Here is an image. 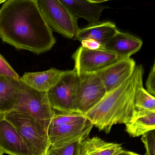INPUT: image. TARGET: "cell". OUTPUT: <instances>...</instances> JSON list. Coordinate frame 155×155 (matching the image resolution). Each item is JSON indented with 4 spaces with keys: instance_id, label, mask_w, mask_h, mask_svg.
Instances as JSON below:
<instances>
[{
    "instance_id": "ac0fdd59",
    "label": "cell",
    "mask_w": 155,
    "mask_h": 155,
    "mask_svg": "<svg viewBox=\"0 0 155 155\" xmlns=\"http://www.w3.org/2000/svg\"><path fill=\"white\" fill-rule=\"evenodd\" d=\"M123 150L121 144L107 142L95 137L81 141L79 155H116Z\"/></svg>"
},
{
    "instance_id": "603a6c76",
    "label": "cell",
    "mask_w": 155,
    "mask_h": 155,
    "mask_svg": "<svg viewBox=\"0 0 155 155\" xmlns=\"http://www.w3.org/2000/svg\"><path fill=\"white\" fill-rule=\"evenodd\" d=\"M0 76L10 77L20 80V77L8 61L0 54Z\"/></svg>"
},
{
    "instance_id": "9a60e30c",
    "label": "cell",
    "mask_w": 155,
    "mask_h": 155,
    "mask_svg": "<svg viewBox=\"0 0 155 155\" xmlns=\"http://www.w3.org/2000/svg\"><path fill=\"white\" fill-rule=\"evenodd\" d=\"M65 72V71L51 68L45 71L26 72L20 78V80L33 89L48 92L58 84Z\"/></svg>"
},
{
    "instance_id": "7c38bea8",
    "label": "cell",
    "mask_w": 155,
    "mask_h": 155,
    "mask_svg": "<svg viewBox=\"0 0 155 155\" xmlns=\"http://www.w3.org/2000/svg\"><path fill=\"white\" fill-rule=\"evenodd\" d=\"M23 89L20 80L0 76V116L16 110Z\"/></svg>"
},
{
    "instance_id": "8992f818",
    "label": "cell",
    "mask_w": 155,
    "mask_h": 155,
    "mask_svg": "<svg viewBox=\"0 0 155 155\" xmlns=\"http://www.w3.org/2000/svg\"><path fill=\"white\" fill-rule=\"evenodd\" d=\"M78 74L76 109L78 113L85 115L102 99L107 91L96 73Z\"/></svg>"
},
{
    "instance_id": "9c48e42d",
    "label": "cell",
    "mask_w": 155,
    "mask_h": 155,
    "mask_svg": "<svg viewBox=\"0 0 155 155\" xmlns=\"http://www.w3.org/2000/svg\"><path fill=\"white\" fill-rule=\"evenodd\" d=\"M93 127L87 118L66 125L49 126L48 133L50 145L59 146L83 140L88 137Z\"/></svg>"
},
{
    "instance_id": "52a82bcc",
    "label": "cell",
    "mask_w": 155,
    "mask_h": 155,
    "mask_svg": "<svg viewBox=\"0 0 155 155\" xmlns=\"http://www.w3.org/2000/svg\"><path fill=\"white\" fill-rule=\"evenodd\" d=\"M78 81V74L74 69L65 71L58 84L47 92L50 103L54 110L77 112L76 98Z\"/></svg>"
},
{
    "instance_id": "e0dca14e",
    "label": "cell",
    "mask_w": 155,
    "mask_h": 155,
    "mask_svg": "<svg viewBox=\"0 0 155 155\" xmlns=\"http://www.w3.org/2000/svg\"><path fill=\"white\" fill-rule=\"evenodd\" d=\"M126 131L132 137L142 136L155 130V112L137 109L131 119L125 124Z\"/></svg>"
},
{
    "instance_id": "277c9868",
    "label": "cell",
    "mask_w": 155,
    "mask_h": 155,
    "mask_svg": "<svg viewBox=\"0 0 155 155\" xmlns=\"http://www.w3.org/2000/svg\"><path fill=\"white\" fill-rule=\"evenodd\" d=\"M38 3L44 20L51 30L67 38L74 39L79 29L78 19L60 0H38Z\"/></svg>"
},
{
    "instance_id": "5b68a950",
    "label": "cell",
    "mask_w": 155,
    "mask_h": 155,
    "mask_svg": "<svg viewBox=\"0 0 155 155\" xmlns=\"http://www.w3.org/2000/svg\"><path fill=\"white\" fill-rule=\"evenodd\" d=\"M15 110L27 113L45 127L48 131L55 114L47 92L38 91L24 83L23 91Z\"/></svg>"
},
{
    "instance_id": "30bf717a",
    "label": "cell",
    "mask_w": 155,
    "mask_h": 155,
    "mask_svg": "<svg viewBox=\"0 0 155 155\" xmlns=\"http://www.w3.org/2000/svg\"><path fill=\"white\" fill-rule=\"evenodd\" d=\"M136 66V62L131 58L120 59L95 73L102 81L107 92H108L128 79Z\"/></svg>"
},
{
    "instance_id": "2e32d148",
    "label": "cell",
    "mask_w": 155,
    "mask_h": 155,
    "mask_svg": "<svg viewBox=\"0 0 155 155\" xmlns=\"http://www.w3.org/2000/svg\"><path fill=\"white\" fill-rule=\"evenodd\" d=\"M117 30L115 23L111 21L100 22L79 29L74 39L80 41L87 39H93L104 47Z\"/></svg>"
},
{
    "instance_id": "83f0119b",
    "label": "cell",
    "mask_w": 155,
    "mask_h": 155,
    "mask_svg": "<svg viewBox=\"0 0 155 155\" xmlns=\"http://www.w3.org/2000/svg\"><path fill=\"white\" fill-rule=\"evenodd\" d=\"M3 154V152H2V150H1V149H0V155H2Z\"/></svg>"
},
{
    "instance_id": "3957f363",
    "label": "cell",
    "mask_w": 155,
    "mask_h": 155,
    "mask_svg": "<svg viewBox=\"0 0 155 155\" xmlns=\"http://www.w3.org/2000/svg\"><path fill=\"white\" fill-rule=\"evenodd\" d=\"M4 117L17 129L31 155H46L50 142L45 127L22 111L14 110Z\"/></svg>"
},
{
    "instance_id": "ffe728a7",
    "label": "cell",
    "mask_w": 155,
    "mask_h": 155,
    "mask_svg": "<svg viewBox=\"0 0 155 155\" xmlns=\"http://www.w3.org/2000/svg\"><path fill=\"white\" fill-rule=\"evenodd\" d=\"M82 140L73 141L59 146L50 145L46 155H79Z\"/></svg>"
},
{
    "instance_id": "5bb4252c",
    "label": "cell",
    "mask_w": 155,
    "mask_h": 155,
    "mask_svg": "<svg viewBox=\"0 0 155 155\" xmlns=\"http://www.w3.org/2000/svg\"><path fill=\"white\" fill-rule=\"evenodd\" d=\"M76 18L86 20L89 25L100 23L102 12L107 7L95 4L91 0H60Z\"/></svg>"
},
{
    "instance_id": "ba28073f",
    "label": "cell",
    "mask_w": 155,
    "mask_h": 155,
    "mask_svg": "<svg viewBox=\"0 0 155 155\" xmlns=\"http://www.w3.org/2000/svg\"><path fill=\"white\" fill-rule=\"evenodd\" d=\"M74 69L78 74L96 73L121 58L103 48L89 50L81 46L73 53Z\"/></svg>"
},
{
    "instance_id": "6da1fadb",
    "label": "cell",
    "mask_w": 155,
    "mask_h": 155,
    "mask_svg": "<svg viewBox=\"0 0 155 155\" xmlns=\"http://www.w3.org/2000/svg\"><path fill=\"white\" fill-rule=\"evenodd\" d=\"M0 39L18 50L39 55L56 43L38 0H8L0 9Z\"/></svg>"
},
{
    "instance_id": "d4e9b609",
    "label": "cell",
    "mask_w": 155,
    "mask_h": 155,
    "mask_svg": "<svg viewBox=\"0 0 155 155\" xmlns=\"http://www.w3.org/2000/svg\"><path fill=\"white\" fill-rule=\"evenodd\" d=\"M81 47L89 50H97L103 48L104 47L101 46L97 41L91 39L83 40L81 41Z\"/></svg>"
},
{
    "instance_id": "484cf974",
    "label": "cell",
    "mask_w": 155,
    "mask_h": 155,
    "mask_svg": "<svg viewBox=\"0 0 155 155\" xmlns=\"http://www.w3.org/2000/svg\"><path fill=\"white\" fill-rule=\"evenodd\" d=\"M116 155H141L132 151H127V150H123L120 153H118Z\"/></svg>"
},
{
    "instance_id": "8fae6325",
    "label": "cell",
    "mask_w": 155,
    "mask_h": 155,
    "mask_svg": "<svg viewBox=\"0 0 155 155\" xmlns=\"http://www.w3.org/2000/svg\"><path fill=\"white\" fill-rule=\"evenodd\" d=\"M0 149L3 154L31 155L17 129L4 116H0Z\"/></svg>"
},
{
    "instance_id": "44dd1931",
    "label": "cell",
    "mask_w": 155,
    "mask_h": 155,
    "mask_svg": "<svg viewBox=\"0 0 155 155\" xmlns=\"http://www.w3.org/2000/svg\"><path fill=\"white\" fill-rule=\"evenodd\" d=\"M85 115L77 112H66L56 111L51 120L49 126H58L66 125L79 121L86 118Z\"/></svg>"
},
{
    "instance_id": "d6986e66",
    "label": "cell",
    "mask_w": 155,
    "mask_h": 155,
    "mask_svg": "<svg viewBox=\"0 0 155 155\" xmlns=\"http://www.w3.org/2000/svg\"><path fill=\"white\" fill-rule=\"evenodd\" d=\"M135 107L155 112V97L150 94L143 86V81L138 85L134 97Z\"/></svg>"
},
{
    "instance_id": "cb8c5ba5",
    "label": "cell",
    "mask_w": 155,
    "mask_h": 155,
    "mask_svg": "<svg viewBox=\"0 0 155 155\" xmlns=\"http://www.w3.org/2000/svg\"><path fill=\"white\" fill-rule=\"evenodd\" d=\"M146 90L152 96L155 97V64L150 69V71L149 73L147 79L146 83Z\"/></svg>"
},
{
    "instance_id": "7a4b0ae2",
    "label": "cell",
    "mask_w": 155,
    "mask_h": 155,
    "mask_svg": "<svg viewBox=\"0 0 155 155\" xmlns=\"http://www.w3.org/2000/svg\"><path fill=\"white\" fill-rule=\"evenodd\" d=\"M144 69L136 66L131 77L118 87L107 92L102 99L85 114V117L98 129L109 133L113 125L126 124L134 115L135 92L143 81Z\"/></svg>"
},
{
    "instance_id": "4316f807",
    "label": "cell",
    "mask_w": 155,
    "mask_h": 155,
    "mask_svg": "<svg viewBox=\"0 0 155 155\" xmlns=\"http://www.w3.org/2000/svg\"><path fill=\"white\" fill-rule=\"evenodd\" d=\"M91 1L93 3H95V4H101V3L106 2L107 1H105V0H91Z\"/></svg>"
},
{
    "instance_id": "4fadbf2b",
    "label": "cell",
    "mask_w": 155,
    "mask_h": 155,
    "mask_svg": "<svg viewBox=\"0 0 155 155\" xmlns=\"http://www.w3.org/2000/svg\"><path fill=\"white\" fill-rule=\"evenodd\" d=\"M143 41L139 38L118 30L104 48L121 58H127L137 53L141 49Z\"/></svg>"
},
{
    "instance_id": "7402d4cb",
    "label": "cell",
    "mask_w": 155,
    "mask_h": 155,
    "mask_svg": "<svg viewBox=\"0 0 155 155\" xmlns=\"http://www.w3.org/2000/svg\"><path fill=\"white\" fill-rule=\"evenodd\" d=\"M141 140L145 146V155H155V130L148 131L142 135Z\"/></svg>"
}]
</instances>
